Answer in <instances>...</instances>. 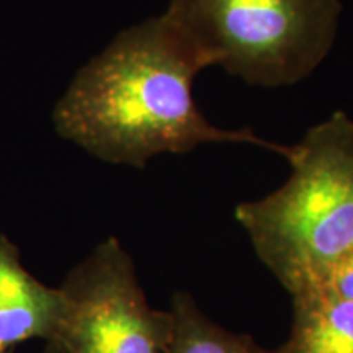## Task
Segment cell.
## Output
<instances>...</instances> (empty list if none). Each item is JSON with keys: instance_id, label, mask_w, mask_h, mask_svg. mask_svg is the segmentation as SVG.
I'll use <instances>...</instances> for the list:
<instances>
[{"instance_id": "6da1fadb", "label": "cell", "mask_w": 353, "mask_h": 353, "mask_svg": "<svg viewBox=\"0 0 353 353\" xmlns=\"http://www.w3.org/2000/svg\"><path fill=\"white\" fill-rule=\"evenodd\" d=\"M208 59L165 13L131 26L79 70L52 121L64 139L110 162L144 169L161 154L201 144H252L288 159L291 145L206 120L193 81Z\"/></svg>"}, {"instance_id": "7a4b0ae2", "label": "cell", "mask_w": 353, "mask_h": 353, "mask_svg": "<svg viewBox=\"0 0 353 353\" xmlns=\"http://www.w3.org/2000/svg\"><path fill=\"white\" fill-rule=\"evenodd\" d=\"M286 161L288 180L234 213L255 254L293 296L316 290L353 250V120L332 113L291 145Z\"/></svg>"}, {"instance_id": "3957f363", "label": "cell", "mask_w": 353, "mask_h": 353, "mask_svg": "<svg viewBox=\"0 0 353 353\" xmlns=\"http://www.w3.org/2000/svg\"><path fill=\"white\" fill-rule=\"evenodd\" d=\"M341 0H169L165 15L208 59L250 85H293L332 50Z\"/></svg>"}, {"instance_id": "277c9868", "label": "cell", "mask_w": 353, "mask_h": 353, "mask_svg": "<svg viewBox=\"0 0 353 353\" xmlns=\"http://www.w3.org/2000/svg\"><path fill=\"white\" fill-rule=\"evenodd\" d=\"M63 311L46 353H167L172 316L149 304L134 262L114 237L65 275Z\"/></svg>"}, {"instance_id": "5b68a950", "label": "cell", "mask_w": 353, "mask_h": 353, "mask_svg": "<svg viewBox=\"0 0 353 353\" xmlns=\"http://www.w3.org/2000/svg\"><path fill=\"white\" fill-rule=\"evenodd\" d=\"M63 311L61 288L44 285L23 267L20 250L0 232V350L46 341Z\"/></svg>"}, {"instance_id": "8992f818", "label": "cell", "mask_w": 353, "mask_h": 353, "mask_svg": "<svg viewBox=\"0 0 353 353\" xmlns=\"http://www.w3.org/2000/svg\"><path fill=\"white\" fill-rule=\"evenodd\" d=\"M291 304L290 335L273 353H353V301L309 290Z\"/></svg>"}, {"instance_id": "52a82bcc", "label": "cell", "mask_w": 353, "mask_h": 353, "mask_svg": "<svg viewBox=\"0 0 353 353\" xmlns=\"http://www.w3.org/2000/svg\"><path fill=\"white\" fill-rule=\"evenodd\" d=\"M169 312L174 329L167 353H273L250 335L221 327L183 291L174 294Z\"/></svg>"}, {"instance_id": "ba28073f", "label": "cell", "mask_w": 353, "mask_h": 353, "mask_svg": "<svg viewBox=\"0 0 353 353\" xmlns=\"http://www.w3.org/2000/svg\"><path fill=\"white\" fill-rule=\"evenodd\" d=\"M316 290L327 291L334 296L353 301V250L330 268Z\"/></svg>"}, {"instance_id": "9c48e42d", "label": "cell", "mask_w": 353, "mask_h": 353, "mask_svg": "<svg viewBox=\"0 0 353 353\" xmlns=\"http://www.w3.org/2000/svg\"><path fill=\"white\" fill-rule=\"evenodd\" d=\"M0 353H10V352H3V350H0Z\"/></svg>"}]
</instances>
